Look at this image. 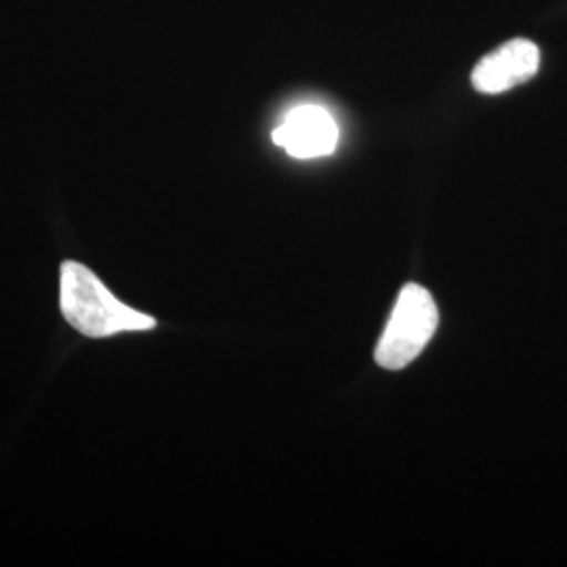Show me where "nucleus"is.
<instances>
[{
  "label": "nucleus",
  "instance_id": "obj_1",
  "mask_svg": "<svg viewBox=\"0 0 567 567\" xmlns=\"http://www.w3.org/2000/svg\"><path fill=\"white\" fill-rule=\"evenodd\" d=\"M60 309L65 322L89 339L156 328L152 316L122 303L97 274L76 261L61 264Z\"/></svg>",
  "mask_w": 567,
  "mask_h": 567
},
{
  "label": "nucleus",
  "instance_id": "obj_2",
  "mask_svg": "<svg viewBox=\"0 0 567 567\" xmlns=\"http://www.w3.org/2000/svg\"><path fill=\"white\" fill-rule=\"evenodd\" d=\"M437 324L440 311L431 292L419 284H405L377 344V364L385 370L412 364L433 339Z\"/></svg>",
  "mask_w": 567,
  "mask_h": 567
},
{
  "label": "nucleus",
  "instance_id": "obj_3",
  "mask_svg": "<svg viewBox=\"0 0 567 567\" xmlns=\"http://www.w3.org/2000/svg\"><path fill=\"white\" fill-rule=\"evenodd\" d=\"M271 140L292 158L330 156L339 145V126L320 105H297L286 114Z\"/></svg>",
  "mask_w": 567,
  "mask_h": 567
},
{
  "label": "nucleus",
  "instance_id": "obj_4",
  "mask_svg": "<svg viewBox=\"0 0 567 567\" xmlns=\"http://www.w3.org/2000/svg\"><path fill=\"white\" fill-rule=\"evenodd\" d=\"M540 70V49L527 39H513L487 53L473 68L471 82L484 95H501L532 81Z\"/></svg>",
  "mask_w": 567,
  "mask_h": 567
}]
</instances>
